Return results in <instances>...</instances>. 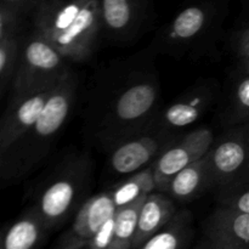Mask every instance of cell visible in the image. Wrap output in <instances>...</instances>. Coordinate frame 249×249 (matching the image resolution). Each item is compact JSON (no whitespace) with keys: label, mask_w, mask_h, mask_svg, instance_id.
Listing matches in <instances>:
<instances>
[{"label":"cell","mask_w":249,"mask_h":249,"mask_svg":"<svg viewBox=\"0 0 249 249\" xmlns=\"http://www.w3.org/2000/svg\"><path fill=\"white\" fill-rule=\"evenodd\" d=\"M228 122L230 125L249 122V74L246 73L240 72L233 84Z\"/></svg>","instance_id":"23"},{"label":"cell","mask_w":249,"mask_h":249,"mask_svg":"<svg viewBox=\"0 0 249 249\" xmlns=\"http://www.w3.org/2000/svg\"><path fill=\"white\" fill-rule=\"evenodd\" d=\"M146 197L117 209L114 214V237L109 249H133L141 206Z\"/></svg>","instance_id":"20"},{"label":"cell","mask_w":249,"mask_h":249,"mask_svg":"<svg viewBox=\"0 0 249 249\" xmlns=\"http://www.w3.org/2000/svg\"><path fill=\"white\" fill-rule=\"evenodd\" d=\"M160 85L155 78H139L122 88L111 101L102 122V138L113 147L145 131L155 122Z\"/></svg>","instance_id":"3"},{"label":"cell","mask_w":249,"mask_h":249,"mask_svg":"<svg viewBox=\"0 0 249 249\" xmlns=\"http://www.w3.org/2000/svg\"><path fill=\"white\" fill-rule=\"evenodd\" d=\"M53 90L12 94L0 122V152L14 145L36 123Z\"/></svg>","instance_id":"11"},{"label":"cell","mask_w":249,"mask_h":249,"mask_svg":"<svg viewBox=\"0 0 249 249\" xmlns=\"http://www.w3.org/2000/svg\"><path fill=\"white\" fill-rule=\"evenodd\" d=\"M214 133L209 128H198L174 140L152 163L157 191L164 192L170 180L187 165L203 158L213 146Z\"/></svg>","instance_id":"7"},{"label":"cell","mask_w":249,"mask_h":249,"mask_svg":"<svg viewBox=\"0 0 249 249\" xmlns=\"http://www.w3.org/2000/svg\"><path fill=\"white\" fill-rule=\"evenodd\" d=\"M72 73L70 60L33 27L22 34L11 94H29L55 88Z\"/></svg>","instance_id":"4"},{"label":"cell","mask_w":249,"mask_h":249,"mask_svg":"<svg viewBox=\"0 0 249 249\" xmlns=\"http://www.w3.org/2000/svg\"><path fill=\"white\" fill-rule=\"evenodd\" d=\"M204 247L249 249V213L219 204L203 223Z\"/></svg>","instance_id":"10"},{"label":"cell","mask_w":249,"mask_h":249,"mask_svg":"<svg viewBox=\"0 0 249 249\" xmlns=\"http://www.w3.org/2000/svg\"><path fill=\"white\" fill-rule=\"evenodd\" d=\"M215 96L216 85L213 83L196 85L158 114L153 125L168 133H178L196 123L213 105Z\"/></svg>","instance_id":"12"},{"label":"cell","mask_w":249,"mask_h":249,"mask_svg":"<svg viewBox=\"0 0 249 249\" xmlns=\"http://www.w3.org/2000/svg\"><path fill=\"white\" fill-rule=\"evenodd\" d=\"M77 87L75 75L71 73L53 88L36 123L14 145L0 152V172L4 179L27 174L48 156L53 139L70 117Z\"/></svg>","instance_id":"2"},{"label":"cell","mask_w":249,"mask_h":249,"mask_svg":"<svg viewBox=\"0 0 249 249\" xmlns=\"http://www.w3.org/2000/svg\"><path fill=\"white\" fill-rule=\"evenodd\" d=\"M238 67H240V72L246 73V74H249V57L240 58Z\"/></svg>","instance_id":"28"},{"label":"cell","mask_w":249,"mask_h":249,"mask_svg":"<svg viewBox=\"0 0 249 249\" xmlns=\"http://www.w3.org/2000/svg\"><path fill=\"white\" fill-rule=\"evenodd\" d=\"M39 1H40V0H38V2H39ZM38 2H36V4H38Z\"/></svg>","instance_id":"29"},{"label":"cell","mask_w":249,"mask_h":249,"mask_svg":"<svg viewBox=\"0 0 249 249\" xmlns=\"http://www.w3.org/2000/svg\"><path fill=\"white\" fill-rule=\"evenodd\" d=\"M111 191L117 208L134 203L157 191L152 164L133 173L131 177L117 184Z\"/></svg>","instance_id":"19"},{"label":"cell","mask_w":249,"mask_h":249,"mask_svg":"<svg viewBox=\"0 0 249 249\" xmlns=\"http://www.w3.org/2000/svg\"><path fill=\"white\" fill-rule=\"evenodd\" d=\"M218 204L249 213V173L214 190Z\"/></svg>","instance_id":"21"},{"label":"cell","mask_w":249,"mask_h":249,"mask_svg":"<svg viewBox=\"0 0 249 249\" xmlns=\"http://www.w3.org/2000/svg\"><path fill=\"white\" fill-rule=\"evenodd\" d=\"M90 160L87 156L67 160L44 186L34 203L48 230H53L67 221L87 194L90 184Z\"/></svg>","instance_id":"5"},{"label":"cell","mask_w":249,"mask_h":249,"mask_svg":"<svg viewBox=\"0 0 249 249\" xmlns=\"http://www.w3.org/2000/svg\"><path fill=\"white\" fill-rule=\"evenodd\" d=\"M49 230L38 212L31 207L5 230L1 237L4 249H32L45 241Z\"/></svg>","instance_id":"16"},{"label":"cell","mask_w":249,"mask_h":249,"mask_svg":"<svg viewBox=\"0 0 249 249\" xmlns=\"http://www.w3.org/2000/svg\"><path fill=\"white\" fill-rule=\"evenodd\" d=\"M232 48L238 57H249V27L232 34Z\"/></svg>","instance_id":"26"},{"label":"cell","mask_w":249,"mask_h":249,"mask_svg":"<svg viewBox=\"0 0 249 249\" xmlns=\"http://www.w3.org/2000/svg\"><path fill=\"white\" fill-rule=\"evenodd\" d=\"M212 7L207 4H192L180 10L165 32V40L172 45H184L194 41L208 28Z\"/></svg>","instance_id":"14"},{"label":"cell","mask_w":249,"mask_h":249,"mask_svg":"<svg viewBox=\"0 0 249 249\" xmlns=\"http://www.w3.org/2000/svg\"><path fill=\"white\" fill-rule=\"evenodd\" d=\"M211 190L208 156L196 160L180 170L168 185L167 192L173 199L179 202H190Z\"/></svg>","instance_id":"17"},{"label":"cell","mask_w":249,"mask_h":249,"mask_svg":"<svg viewBox=\"0 0 249 249\" xmlns=\"http://www.w3.org/2000/svg\"><path fill=\"white\" fill-rule=\"evenodd\" d=\"M21 36L22 33L0 39V88L2 95L11 89L17 62H18Z\"/></svg>","instance_id":"22"},{"label":"cell","mask_w":249,"mask_h":249,"mask_svg":"<svg viewBox=\"0 0 249 249\" xmlns=\"http://www.w3.org/2000/svg\"><path fill=\"white\" fill-rule=\"evenodd\" d=\"M147 0H100L104 31L114 39L136 33L146 12Z\"/></svg>","instance_id":"13"},{"label":"cell","mask_w":249,"mask_h":249,"mask_svg":"<svg viewBox=\"0 0 249 249\" xmlns=\"http://www.w3.org/2000/svg\"><path fill=\"white\" fill-rule=\"evenodd\" d=\"M23 18L21 12L0 2V39L21 34Z\"/></svg>","instance_id":"24"},{"label":"cell","mask_w":249,"mask_h":249,"mask_svg":"<svg viewBox=\"0 0 249 249\" xmlns=\"http://www.w3.org/2000/svg\"><path fill=\"white\" fill-rule=\"evenodd\" d=\"M174 140H177L175 134L156 128L152 123L145 131L114 145L109 165L117 174H133L152 164Z\"/></svg>","instance_id":"8"},{"label":"cell","mask_w":249,"mask_h":249,"mask_svg":"<svg viewBox=\"0 0 249 249\" xmlns=\"http://www.w3.org/2000/svg\"><path fill=\"white\" fill-rule=\"evenodd\" d=\"M33 27L70 62H84L104 31L100 0H40L31 14Z\"/></svg>","instance_id":"1"},{"label":"cell","mask_w":249,"mask_h":249,"mask_svg":"<svg viewBox=\"0 0 249 249\" xmlns=\"http://www.w3.org/2000/svg\"><path fill=\"white\" fill-rule=\"evenodd\" d=\"M194 237L192 214L189 211L175 212L174 215L160 231L151 236L140 249L185 248Z\"/></svg>","instance_id":"18"},{"label":"cell","mask_w":249,"mask_h":249,"mask_svg":"<svg viewBox=\"0 0 249 249\" xmlns=\"http://www.w3.org/2000/svg\"><path fill=\"white\" fill-rule=\"evenodd\" d=\"M1 4L7 5V6L12 7V9L17 10L21 12L23 16L31 15L33 9L36 7L38 0H1Z\"/></svg>","instance_id":"27"},{"label":"cell","mask_w":249,"mask_h":249,"mask_svg":"<svg viewBox=\"0 0 249 249\" xmlns=\"http://www.w3.org/2000/svg\"><path fill=\"white\" fill-rule=\"evenodd\" d=\"M117 209L111 190L88 198L78 209L70 230L58 240V248H88L89 241L108 219L114 216Z\"/></svg>","instance_id":"9"},{"label":"cell","mask_w":249,"mask_h":249,"mask_svg":"<svg viewBox=\"0 0 249 249\" xmlns=\"http://www.w3.org/2000/svg\"><path fill=\"white\" fill-rule=\"evenodd\" d=\"M114 237V216L106 221L94 237L89 241V249H109Z\"/></svg>","instance_id":"25"},{"label":"cell","mask_w":249,"mask_h":249,"mask_svg":"<svg viewBox=\"0 0 249 249\" xmlns=\"http://www.w3.org/2000/svg\"><path fill=\"white\" fill-rule=\"evenodd\" d=\"M177 212L172 197L152 192L148 195L141 206L138 229L134 238L133 249H140L141 246L160 231Z\"/></svg>","instance_id":"15"},{"label":"cell","mask_w":249,"mask_h":249,"mask_svg":"<svg viewBox=\"0 0 249 249\" xmlns=\"http://www.w3.org/2000/svg\"><path fill=\"white\" fill-rule=\"evenodd\" d=\"M207 156L212 191L249 173V122L232 125L221 134Z\"/></svg>","instance_id":"6"}]
</instances>
